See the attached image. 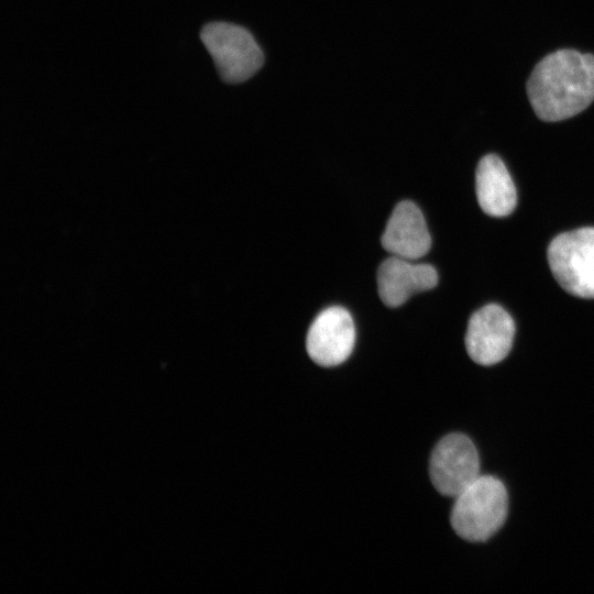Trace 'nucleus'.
I'll return each mask as SVG.
<instances>
[{"label": "nucleus", "mask_w": 594, "mask_h": 594, "mask_svg": "<svg viewBox=\"0 0 594 594\" xmlns=\"http://www.w3.org/2000/svg\"><path fill=\"white\" fill-rule=\"evenodd\" d=\"M527 95L543 121L576 116L594 101V55L575 50L547 55L531 72Z\"/></svg>", "instance_id": "f257e3e1"}, {"label": "nucleus", "mask_w": 594, "mask_h": 594, "mask_svg": "<svg viewBox=\"0 0 594 594\" xmlns=\"http://www.w3.org/2000/svg\"><path fill=\"white\" fill-rule=\"evenodd\" d=\"M454 499L451 526L464 540L485 541L506 519L508 495L504 484L494 476L480 475Z\"/></svg>", "instance_id": "f03ea898"}, {"label": "nucleus", "mask_w": 594, "mask_h": 594, "mask_svg": "<svg viewBox=\"0 0 594 594\" xmlns=\"http://www.w3.org/2000/svg\"><path fill=\"white\" fill-rule=\"evenodd\" d=\"M200 38L226 82L248 80L264 63L263 52L254 36L241 25L210 22L201 29Z\"/></svg>", "instance_id": "7ed1b4c3"}, {"label": "nucleus", "mask_w": 594, "mask_h": 594, "mask_svg": "<svg viewBox=\"0 0 594 594\" xmlns=\"http://www.w3.org/2000/svg\"><path fill=\"white\" fill-rule=\"evenodd\" d=\"M547 256L556 280L565 292L594 299V228L557 235L548 246Z\"/></svg>", "instance_id": "20e7f679"}, {"label": "nucleus", "mask_w": 594, "mask_h": 594, "mask_svg": "<svg viewBox=\"0 0 594 594\" xmlns=\"http://www.w3.org/2000/svg\"><path fill=\"white\" fill-rule=\"evenodd\" d=\"M430 481L443 496L455 498L480 476L474 443L462 433H451L435 447L429 462Z\"/></svg>", "instance_id": "39448f33"}, {"label": "nucleus", "mask_w": 594, "mask_h": 594, "mask_svg": "<svg viewBox=\"0 0 594 594\" xmlns=\"http://www.w3.org/2000/svg\"><path fill=\"white\" fill-rule=\"evenodd\" d=\"M515 323L508 312L491 304L475 311L470 318L465 348L470 358L481 365H493L504 360L510 351Z\"/></svg>", "instance_id": "423d86ee"}, {"label": "nucleus", "mask_w": 594, "mask_h": 594, "mask_svg": "<svg viewBox=\"0 0 594 594\" xmlns=\"http://www.w3.org/2000/svg\"><path fill=\"white\" fill-rule=\"evenodd\" d=\"M355 327L350 312L340 306L322 310L309 327L306 350L320 366H336L352 353Z\"/></svg>", "instance_id": "0eeeda50"}, {"label": "nucleus", "mask_w": 594, "mask_h": 594, "mask_svg": "<svg viewBox=\"0 0 594 594\" xmlns=\"http://www.w3.org/2000/svg\"><path fill=\"white\" fill-rule=\"evenodd\" d=\"M438 273L429 264L392 255L377 270V292L381 300L391 308L405 304L411 295L433 288Z\"/></svg>", "instance_id": "6e6552de"}, {"label": "nucleus", "mask_w": 594, "mask_h": 594, "mask_svg": "<svg viewBox=\"0 0 594 594\" xmlns=\"http://www.w3.org/2000/svg\"><path fill=\"white\" fill-rule=\"evenodd\" d=\"M381 242L392 255L407 260H418L428 253L431 238L424 215L416 204L404 200L395 206Z\"/></svg>", "instance_id": "1a4fd4ad"}, {"label": "nucleus", "mask_w": 594, "mask_h": 594, "mask_svg": "<svg viewBox=\"0 0 594 594\" xmlns=\"http://www.w3.org/2000/svg\"><path fill=\"white\" fill-rule=\"evenodd\" d=\"M475 189L481 209L492 217H505L517 204L516 188L503 163L495 154L481 158L475 175Z\"/></svg>", "instance_id": "9d476101"}]
</instances>
